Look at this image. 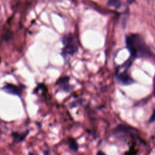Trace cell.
I'll return each instance as SVG.
<instances>
[{"label":"cell","mask_w":155,"mask_h":155,"mask_svg":"<svg viewBox=\"0 0 155 155\" xmlns=\"http://www.w3.org/2000/svg\"><path fill=\"white\" fill-rule=\"evenodd\" d=\"M29 155H33V154H32V153H29Z\"/></svg>","instance_id":"obj_9"},{"label":"cell","mask_w":155,"mask_h":155,"mask_svg":"<svg viewBox=\"0 0 155 155\" xmlns=\"http://www.w3.org/2000/svg\"><path fill=\"white\" fill-rule=\"evenodd\" d=\"M1 130H0V135H1Z\"/></svg>","instance_id":"obj_10"},{"label":"cell","mask_w":155,"mask_h":155,"mask_svg":"<svg viewBox=\"0 0 155 155\" xmlns=\"http://www.w3.org/2000/svg\"><path fill=\"white\" fill-rule=\"evenodd\" d=\"M97 155H104V153H102V152L99 151V152H98V154H97Z\"/></svg>","instance_id":"obj_8"},{"label":"cell","mask_w":155,"mask_h":155,"mask_svg":"<svg viewBox=\"0 0 155 155\" xmlns=\"http://www.w3.org/2000/svg\"><path fill=\"white\" fill-rule=\"evenodd\" d=\"M126 44L127 48L133 56L138 55V53L142 55L147 54L148 52L145 46L143 45V43L140 41L139 38L137 35H132L127 37L126 39Z\"/></svg>","instance_id":"obj_1"},{"label":"cell","mask_w":155,"mask_h":155,"mask_svg":"<svg viewBox=\"0 0 155 155\" xmlns=\"http://www.w3.org/2000/svg\"><path fill=\"white\" fill-rule=\"evenodd\" d=\"M29 133V131L26 132V133H13L12 134V137L13 138L14 141L16 142H20L23 141L25 139Z\"/></svg>","instance_id":"obj_3"},{"label":"cell","mask_w":155,"mask_h":155,"mask_svg":"<svg viewBox=\"0 0 155 155\" xmlns=\"http://www.w3.org/2000/svg\"><path fill=\"white\" fill-rule=\"evenodd\" d=\"M119 79H120V80L122 83L125 84H130L133 83V80L127 74H121L120 76Z\"/></svg>","instance_id":"obj_4"},{"label":"cell","mask_w":155,"mask_h":155,"mask_svg":"<svg viewBox=\"0 0 155 155\" xmlns=\"http://www.w3.org/2000/svg\"><path fill=\"white\" fill-rule=\"evenodd\" d=\"M23 89V88L21 86H16V85L9 84V83H6L3 87V90L7 93L12 94V95H18V96H19L21 94Z\"/></svg>","instance_id":"obj_2"},{"label":"cell","mask_w":155,"mask_h":155,"mask_svg":"<svg viewBox=\"0 0 155 155\" xmlns=\"http://www.w3.org/2000/svg\"><path fill=\"white\" fill-rule=\"evenodd\" d=\"M70 145L71 148L72 149V150H73L74 151H76L78 147L76 144L75 142H74L73 141H71L70 142Z\"/></svg>","instance_id":"obj_6"},{"label":"cell","mask_w":155,"mask_h":155,"mask_svg":"<svg viewBox=\"0 0 155 155\" xmlns=\"http://www.w3.org/2000/svg\"><path fill=\"white\" fill-rule=\"evenodd\" d=\"M108 4L110 6H112L116 8H120L121 6L120 0H108Z\"/></svg>","instance_id":"obj_5"},{"label":"cell","mask_w":155,"mask_h":155,"mask_svg":"<svg viewBox=\"0 0 155 155\" xmlns=\"http://www.w3.org/2000/svg\"><path fill=\"white\" fill-rule=\"evenodd\" d=\"M154 120H155V111L153 112V114L151 115V118H150V123H151V122L154 121Z\"/></svg>","instance_id":"obj_7"}]
</instances>
